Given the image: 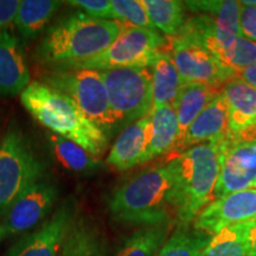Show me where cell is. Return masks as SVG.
I'll return each mask as SVG.
<instances>
[{
  "label": "cell",
  "mask_w": 256,
  "mask_h": 256,
  "mask_svg": "<svg viewBox=\"0 0 256 256\" xmlns=\"http://www.w3.org/2000/svg\"><path fill=\"white\" fill-rule=\"evenodd\" d=\"M200 256H249L241 223L211 236Z\"/></svg>",
  "instance_id": "cell-28"
},
{
  "label": "cell",
  "mask_w": 256,
  "mask_h": 256,
  "mask_svg": "<svg viewBox=\"0 0 256 256\" xmlns=\"http://www.w3.org/2000/svg\"><path fill=\"white\" fill-rule=\"evenodd\" d=\"M166 52L171 56L183 83H203L222 88L235 74L220 64L215 56L203 48L178 37H168Z\"/></svg>",
  "instance_id": "cell-11"
},
{
  "label": "cell",
  "mask_w": 256,
  "mask_h": 256,
  "mask_svg": "<svg viewBox=\"0 0 256 256\" xmlns=\"http://www.w3.org/2000/svg\"><path fill=\"white\" fill-rule=\"evenodd\" d=\"M42 82L68 96L78 110L106 134L116 127L108 100L107 88L100 72L90 69L46 68Z\"/></svg>",
  "instance_id": "cell-5"
},
{
  "label": "cell",
  "mask_w": 256,
  "mask_h": 256,
  "mask_svg": "<svg viewBox=\"0 0 256 256\" xmlns=\"http://www.w3.org/2000/svg\"><path fill=\"white\" fill-rule=\"evenodd\" d=\"M151 159L171 152L178 145L179 124L174 106H162L152 110Z\"/></svg>",
  "instance_id": "cell-23"
},
{
  "label": "cell",
  "mask_w": 256,
  "mask_h": 256,
  "mask_svg": "<svg viewBox=\"0 0 256 256\" xmlns=\"http://www.w3.org/2000/svg\"><path fill=\"white\" fill-rule=\"evenodd\" d=\"M256 218V190L234 192L216 198L194 220L196 232L215 236L223 230Z\"/></svg>",
  "instance_id": "cell-13"
},
{
  "label": "cell",
  "mask_w": 256,
  "mask_h": 256,
  "mask_svg": "<svg viewBox=\"0 0 256 256\" xmlns=\"http://www.w3.org/2000/svg\"><path fill=\"white\" fill-rule=\"evenodd\" d=\"M78 215L76 198H66L42 226L16 242L5 256H60L64 242Z\"/></svg>",
  "instance_id": "cell-10"
},
{
  "label": "cell",
  "mask_w": 256,
  "mask_h": 256,
  "mask_svg": "<svg viewBox=\"0 0 256 256\" xmlns=\"http://www.w3.org/2000/svg\"><path fill=\"white\" fill-rule=\"evenodd\" d=\"M194 14H206L232 34H240L241 2L235 0H200L185 2Z\"/></svg>",
  "instance_id": "cell-26"
},
{
  "label": "cell",
  "mask_w": 256,
  "mask_h": 256,
  "mask_svg": "<svg viewBox=\"0 0 256 256\" xmlns=\"http://www.w3.org/2000/svg\"><path fill=\"white\" fill-rule=\"evenodd\" d=\"M44 177L46 165L26 136L18 128H10L0 142V212L25 188Z\"/></svg>",
  "instance_id": "cell-6"
},
{
  "label": "cell",
  "mask_w": 256,
  "mask_h": 256,
  "mask_svg": "<svg viewBox=\"0 0 256 256\" xmlns=\"http://www.w3.org/2000/svg\"><path fill=\"white\" fill-rule=\"evenodd\" d=\"M151 113L128 124L108 153L106 162L118 171H127L151 159Z\"/></svg>",
  "instance_id": "cell-14"
},
{
  "label": "cell",
  "mask_w": 256,
  "mask_h": 256,
  "mask_svg": "<svg viewBox=\"0 0 256 256\" xmlns=\"http://www.w3.org/2000/svg\"><path fill=\"white\" fill-rule=\"evenodd\" d=\"M168 37L156 30H148L124 24L120 36L100 55L62 68L90 69L96 72L130 68H150L154 57L164 49Z\"/></svg>",
  "instance_id": "cell-7"
},
{
  "label": "cell",
  "mask_w": 256,
  "mask_h": 256,
  "mask_svg": "<svg viewBox=\"0 0 256 256\" xmlns=\"http://www.w3.org/2000/svg\"><path fill=\"white\" fill-rule=\"evenodd\" d=\"M256 63V43L241 34L236 37L232 48L226 54L222 64L234 74L242 72Z\"/></svg>",
  "instance_id": "cell-30"
},
{
  "label": "cell",
  "mask_w": 256,
  "mask_h": 256,
  "mask_svg": "<svg viewBox=\"0 0 256 256\" xmlns=\"http://www.w3.org/2000/svg\"><path fill=\"white\" fill-rule=\"evenodd\" d=\"M222 142L190 147L174 158L176 162L174 223L178 228H188L198 214L214 200L220 170Z\"/></svg>",
  "instance_id": "cell-4"
},
{
  "label": "cell",
  "mask_w": 256,
  "mask_h": 256,
  "mask_svg": "<svg viewBox=\"0 0 256 256\" xmlns=\"http://www.w3.org/2000/svg\"><path fill=\"white\" fill-rule=\"evenodd\" d=\"M66 4L80 8L81 12L92 18L114 20L110 0H69Z\"/></svg>",
  "instance_id": "cell-31"
},
{
  "label": "cell",
  "mask_w": 256,
  "mask_h": 256,
  "mask_svg": "<svg viewBox=\"0 0 256 256\" xmlns=\"http://www.w3.org/2000/svg\"><path fill=\"white\" fill-rule=\"evenodd\" d=\"M150 22L165 36L174 37L186 22V5L178 0H142Z\"/></svg>",
  "instance_id": "cell-25"
},
{
  "label": "cell",
  "mask_w": 256,
  "mask_h": 256,
  "mask_svg": "<svg viewBox=\"0 0 256 256\" xmlns=\"http://www.w3.org/2000/svg\"><path fill=\"white\" fill-rule=\"evenodd\" d=\"M238 34L256 43V6L241 4Z\"/></svg>",
  "instance_id": "cell-32"
},
{
  "label": "cell",
  "mask_w": 256,
  "mask_h": 256,
  "mask_svg": "<svg viewBox=\"0 0 256 256\" xmlns=\"http://www.w3.org/2000/svg\"><path fill=\"white\" fill-rule=\"evenodd\" d=\"M112 220L124 226H152L176 220V162L144 170L108 197Z\"/></svg>",
  "instance_id": "cell-1"
},
{
  "label": "cell",
  "mask_w": 256,
  "mask_h": 256,
  "mask_svg": "<svg viewBox=\"0 0 256 256\" xmlns=\"http://www.w3.org/2000/svg\"><path fill=\"white\" fill-rule=\"evenodd\" d=\"M114 20L132 26L156 30L144 6L142 0H110Z\"/></svg>",
  "instance_id": "cell-29"
},
{
  "label": "cell",
  "mask_w": 256,
  "mask_h": 256,
  "mask_svg": "<svg viewBox=\"0 0 256 256\" xmlns=\"http://www.w3.org/2000/svg\"><path fill=\"white\" fill-rule=\"evenodd\" d=\"M229 110V134L236 136L256 130V89L238 78L220 88Z\"/></svg>",
  "instance_id": "cell-17"
},
{
  "label": "cell",
  "mask_w": 256,
  "mask_h": 256,
  "mask_svg": "<svg viewBox=\"0 0 256 256\" xmlns=\"http://www.w3.org/2000/svg\"><path fill=\"white\" fill-rule=\"evenodd\" d=\"M235 78L242 80L243 82L256 89V63L236 74Z\"/></svg>",
  "instance_id": "cell-35"
},
{
  "label": "cell",
  "mask_w": 256,
  "mask_h": 256,
  "mask_svg": "<svg viewBox=\"0 0 256 256\" xmlns=\"http://www.w3.org/2000/svg\"><path fill=\"white\" fill-rule=\"evenodd\" d=\"M64 2L55 0H22L14 25L24 40L37 38L46 30Z\"/></svg>",
  "instance_id": "cell-20"
},
{
  "label": "cell",
  "mask_w": 256,
  "mask_h": 256,
  "mask_svg": "<svg viewBox=\"0 0 256 256\" xmlns=\"http://www.w3.org/2000/svg\"><path fill=\"white\" fill-rule=\"evenodd\" d=\"M153 110L162 106H174L183 80L165 48L154 57L151 66Z\"/></svg>",
  "instance_id": "cell-21"
},
{
  "label": "cell",
  "mask_w": 256,
  "mask_h": 256,
  "mask_svg": "<svg viewBox=\"0 0 256 256\" xmlns=\"http://www.w3.org/2000/svg\"><path fill=\"white\" fill-rule=\"evenodd\" d=\"M20 0H0V31L14 23Z\"/></svg>",
  "instance_id": "cell-33"
},
{
  "label": "cell",
  "mask_w": 256,
  "mask_h": 256,
  "mask_svg": "<svg viewBox=\"0 0 256 256\" xmlns=\"http://www.w3.org/2000/svg\"><path fill=\"white\" fill-rule=\"evenodd\" d=\"M242 232L248 244L249 256H256V220L241 223Z\"/></svg>",
  "instance_id": "cell-34"
},
{
  "label": "cell",
  "mask_w": 256,
  "mask_h": 256,
  "mask_svg": "<svg viewBox=\"0 0 256 256\" xmlns=\"http://www.w3.org/2000/svg\"><path fill=\"white\" fill-rule=\"evenodd\" d=\"M20 102L31 116L51 133L72 140L96 158L107 150V134L92 124L68 96L44 82H31L20 94Z\"/></svg>",
  "instance_id": "cell-3"
},
{
  "label": "cell",
  "mask_w": 256,
  "mask_h": 256,
  "mask_svg": "<svg viewBox=\"0 0 256 256\" xmlns=\"http://www.w3.org/2000/svg\"><path fill=\"white\" fill-rule=\"evenodd\" d=\"M228 134V104L222 92H220L191 124L177 150L185 151L200 144L222 142Z\"/></svg>",
  "instance_id": "cell-16"
},
{
  "label": "cell",
  "mask_w": 256,
  "mask_h": 256,
  "mask_svg": "<svg viewBox=\"0 0 256 256\" xmlns=\"http://www.w3.org/2000/svg\"><path fill=\"white\" fill-rule=\"evenodd\" d=\"M124 23L92 18L81 11L60 18L49 26L34 57L46 68H62L100 55L120 36Z\"/></svg>",
  "instance_id": "cell-2"
},
{
  "label": "cell",
  "mask_w": 256,
  "mask_h": 256,
  "mask_svg": "<svg viewBox=\"0 0 256 256\" xmlns=\"http://www.w3.org/2000/svg\"><path fill=\"white\" fill-rule=\"evenodd\" d=\"M256 182V130L226 136L220 145V170L214 200L250 188Z\"/></svg>",
  "instance_id": "cell-9"
},
{
  "label": "cell",
  "mask_w": 256,
  "mask_h": 256,
  "mask_svg": "<svg viewBox=\"0 0 256 256\" xmlns=\"http://www.w3.org/2000/svg\"><path fill=\"white\" fill-rule=\"evenodd\" d=\"M58 188L46 177L25 188L2 211V226L6 236L28 232L40 224L55 206Z\"/></svg>",
  "instance_id": "cell-12"
},
{
  "label": "cell",
  "mask_w": 256,
  "mask_h": 256,
  "mask_svg": "<svg viewBox=\"0 0 256 256\" xmlns=\"http://www.w3.org/2000/svg\"><path fill=\"white\" fill-rule=\"evenodd\" d=\"M210 238L211 236L196 230L188 232V228H178L156 256H200Z\"/></svg>",
  "instance_id": "cell-27"
},
{
  "label": "cell",
  "mask_w": 256,
  "mask_h": 256,
  "mask_svg": "<svg viewBox=\"0 0 256 256\" xmlns=\"http://www.w3.org/2000/svg\"><path fill=\"white\" fill-rule=\"evenodd\" d=\"M49 144L55 158L64 168L74 174H94L101 168L100 159L92 156L72 140L49 133Z\"/></svg>",
  "instance_id": "cell-22"
},
{
  "label": "cell",
  "mask_w": 256,
  "mask_h": 256,
  "mask_svg": "<svg viewBox=\"0 0 256 256\" xmlns=\"http://www.w3.org/2000/svg\"><path fill=\"white\" fill-rule=\"evenodd\" d=\"M220 92V89L210 87L203 83L191 82L182 84L174 104L179 124L178 145L176 150L178 148L179 144L184 139L185 133L191 126V124Z\"/></svg>",
  "instance_id": "cell-19"
},
{
  "label": "cell",
  "mask_w": 256,
  "mask_h": 256,
  "mask_svg": "<svg viewBox=\"0 0 256 256\" xmlns=\"http://www.w3.org/2000/svg\"><path fill=\"white\" fill-rule=\"evenodd\" d=\"M31 83L24 51L14 34L0 31V96L20 95Z\"/></svg>",
  "instance_id": "cell-15"
},
{
  "label": "cell",
  "mask_w": 256,
  "mask_h": 256,
  "mask_svg": "<svg viewBox=\"0 0 256 256\" xmlns=\"http://www.w3.org/2000/svg\"><path fill=\"white\" fill-rule=\"evenodd\" d=\"M172 224L142 226L124 238L114 256H156L168 241Z\"/></svg>",
  "instance_id": "cell-24"
},
{
  "label": "cell",
  "mask_w": 256,
  "mask_h": 256,
  "mask_svg": "<svg viewBox=\"0 0 256 256\" xmlns=\"http://www.w3.org/2000/svg\"><path fill=\"white\" fill-rule=\"evenodd\" d=\"M6 236V232H5V230H4V228H2V226H0V242L2 241V238H4Z\"/></svg>",
  "instance_id": "cell-36"
},
{
  "label": "cell",
  "mask_w": 256,
  "mask_h": 256,
  "mask_svg": "<svg viewBox=\"0 0 256 256\" xmlns=\"http://www.w3.org/2000/svg\"><path fill=\"white\" fill-rule=\"evenodd\" d=\"M252 186H254V188H255V190H256V182H255V183H254V185H252Z\"/></svg>",
  "instance_id": "cell-37"
},
{
  "label": "cell",
  "mask_w": 256,
  "mask_h": 256,
  "mask_svg": "<svg viewBox=\"0 0 256 256\" xmlns=\"http://www.w3.org/2000/svg\"><path fill=\"white\" fill-rule=\"evenodd\" d=\"M60 256H110V244L101 226L80 214L72 224Z\"/></svg>",
  "instance_id": "cell-18"
},
{
  "label": "cell",
  "mask_w": 256,
  "mask_h": 256,
  "mask_svg": "<svg viewBox=\"0 0 256 256\" xmlns=\"http://www.w3.org/2000/svg\"><path fill=\"white\" fill-rule=\"evenodd\" d=\"M254 220H256V218H254Z\"/></svg>",
  "instance_id": "cell-38"
},
{
  "label": "cell",
  "mask_w": 256,
  "mask_h": 256,
  "mask_svg": "<svg viewBox=\"0 0 256 256\" xmlns=\"http://www.w3.org/2000/svg\"><path fill=\"white\" fill-rule=\"evenodd\" d=\"M107 88L112 113L118 124H130L153 110L150 68H119L100 72Z\"/></svg>",
  "instance_id": "cell-8"
}]
</instances>
